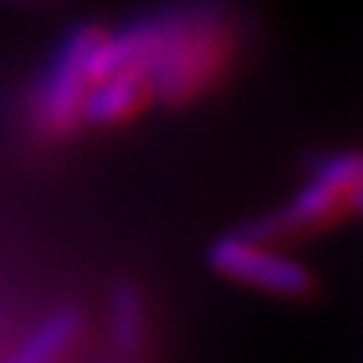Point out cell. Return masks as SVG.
<instances>
[{"label": "cell", "mask_w": 363, "mask_h": 363, "mask_svg": "<svg viewBox=\"0 0 363 363\" xmlns=\"http://www.w3.org/2000/svg\"><path fill=\"white\" fill-rule=\"evenodd\" d=\"M153 16V99L169 108L198 102L220 83L236 55L233 19L217 0H182Z\"/></svg>", "instance_id": "6da1fadb"}, {"label": "cell", "mask_w": 363, "mask_h": 363, "mask_svg": "<svg viewBox=\"0 0 363 363\" xmlns=\"http://www.w3.org/2000/svg\"><path fill=\"white\" fill-rule=\"evenodd\" d=\"M106 38L102 26H77L51 55L29 99L32 125L45 138H70L83 128V99L89 89V57Z\"/></svg>", "instance_id": "7a4b0ae2"}, {"label": "cell", "mask_w": 363, "mask_h": 363, "mask_svg": "<svg viewBox=\"0 0 363 363\" xmlns=\"http://www.w3.org/2000/svg\"><path fill=\"white\" fill-rule=\"evenodd\" d=\"M207 268L230 284L281 300H309L319 290V277L309 264L284 255L268 239H258L245 230L213 239L207 245Z\"/></svg>", "instance_id": "3957f363"}, {"label": "cell", "mask_w": 363, "mask_h": 363, "mask_svg": "<svg viewBox=\"0 0 363 363\" xmlns=\"http://www.w3.org/2000/svg\"><path fill=\"white\" fill-rule=\"evenodd\" d=\"M351 211H354L351 194L313 176L281 211L271 213V217L262 220L258 226H249L245 233H252V236H258V239L306 236V233H319V230H328V226L341 223Z\"/></svg>", "instance_id": "277c9868"}, {"label": "cell", "mask_w": 363, "mask_h": 363, "mask_svg": "<svg viewBox=\"0 0 363 363\" xmlns=\"http://www.w3.org/2000/svg\"><path fill=\"white\" fill-rule=\"evenodd\" d=\"M153 102V80L147 67H125L96 80L83 99V125L115 128L134 121Z\"/></svg>", "instance_id": "5b68a950"}, {"label": "cell", "mask_w": 363, "mask_h": 363, "mask_svg": "<svg viewBox=\"0 0 363 363\" xmlns=\"http://www.w3.org/2000/svg\"><path fill=\"white\" fill-rule=\"evenodd\" d=\"M80 335H83L80 309H57L23 341V347L6 363H61Z\"/></svg>", "instance_id": "8992f818"}, {"label": "cell", "mask_w": 363, "mask_h": 363, "mask_svg": "<svg viewBox=\"0 0 363 363\" xmlns=\"http://www.w3.org/2000/svg\"><path fill=\"white\" fill-rule=\"evenodd\" d=\"M147 306L134 281H118L108 296V341L121 357H134L144 347Z\"/></svg>", "instance_id": "52a82bcc"}, {"label": "cell", "mask_w": 363, "mask_h": 363, "mask_svg": "<svg viewBox=\"0 0 363 363\" xmlns=\"http://www.w3.org/2000/svg\"><path fill=\"white\" fill-rule=\"evenodd\" d=\"M313 176L341 188V191H347L351 198H357L363 191V150L328 153V157H322L313 166Z\"/></svg>", "instance_id": "ba28073f"}]
</instances>
